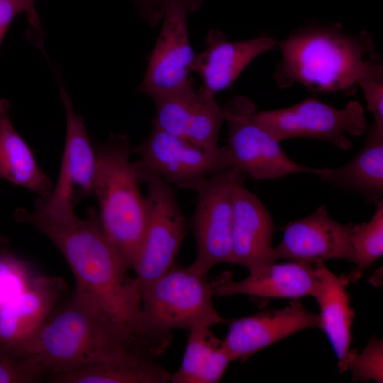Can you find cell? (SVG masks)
Segmentation results:
<instances>
[{"mask_svg": "<svg viewBox=\"0 0 383 383\" xmlns=\"http://www.w3.org/2000/svg\"><path fill=\"white\" fill-rule=\"evenodd\" d=\"M152 99L155 107L154 126L206 150L220 148L218 140L224 114L215 95L196 91L189 84Z\"/></svg>", "mask_w": 383, "mask_h": 383, "instance_id": "obj_13", "label": "cell"}, {"mask_svg": "<svg viewBox=\"0 0 383 383\" xmlns=\"http://www.w3.org/2000/svg\"><path fill=\"white\" fill-rule=\"evenodd\" d=\"M140 294L146 321L165 335L172 336V329L211 327L228 321L214 307L211 282L189 267L175 265L142 289Z\"/></svg>", "mask_w": 383, "mask_h": 383, "instance_id": "obj_5", "label": "cell"}, {"mask_svg": "<svg viewBox=\"0 0 383 383\" xmlns=\"http://www.w3.org/2000/svg\"><path fill=\"white\" fill-rule=\"evenodd\" d=\"M228 126L226 146L232 166L255 180H271L312 168L290 159L280 142L255 119V104L243 96L228 101L223 109Z\"/></svg>", "mask_w": 383, "mask_h": 383, "instance_id": "obj_7", "label": "cell"}, {"mask_svg": "<svg viewBox=\"0 0 383 383\" xmlns=\"http://www.w3.org/2000/svg\"><path fill=\"white\" fill-rule=\"evenodd\" d=\"M137 350L154 355L74 294L57 304L26 354L52 377Z\"/></svg>", "mask_w": 383, "mask_h": 383, "instance_id": "obj_3", "label": "cell"}, {"mask_svg": "<svg viewBox=\"0 0 383 383\" xmlns=\"http://www.w3.org/2000/svg\"><path fill=\"white\" fill-rule=\"evenodd\" d=\"M375 204V211L370 221L354 225L351 244L356 269L349 279L357 278L362 271L372 266L383 255V200Z\"/></svg>", "mask_w": 383, "mask_h": 383, "instance_id": "obj_25", "label": "cell"}, {"mask_svg": "<svg viewBox=\"0 0 383 383\" xmlns=\"http://www.w3.org/2000/svg\"><path fill=\"white\" fill-rule=\"evenodd\" d=\"M215 296L247 295L258 298L296 299L304 296L315 298L318 279L314 264L294 261L275 262L249 275L235 281L225 272L211 281Z\"/></svg>", "mask_w": 383, "mask_h": 383, "instance_id": "obj_18", "label": "cell"}, {"mask_svg": "<svg viewBox=\"0 0 383 383\" xmlns=\"http://www.w3.org/2000/svg\"><path fill=\"white\" fill-rule=\"evenodd\" d=\"M353 228V223L334 220L323 204L310 215L285 226L280 243L274 247V260L314 264L318 260L339 259L354 262Z\"/></svg>", "mask_w": 383, "mask_h": 383, "instance_id": "obj_14", "label": "cell"}, {"mask_svg": "<svg viewBox=\"0 0 383 383\" xmlns=\"http://www.w3.org/2000/svg\"><path fill=\"white\" fill-rule=\"evenodd\" d=\"M145 16L152 23L162 19L165 0H136Z\"/></svg>", "mask_w": 383, "mask_h": 383, "instance_id": "obj_31", "label": "cell"}, {"mask_svg": "<svg viewBox=\"0 0 383 383\" xmlns=\"http://www.w3.org/2000/svg\"><path fill=\"white\" fill-rule=\"evenodd\" d=\"M355 82L362 90L374 123L383 127V64L380 55L372 52L364 59Z\"/></svg>", "mask_w": 383, "mask_h": 383, "instance_id": "obj_27", "label": "cell"}, {"mask_svg": "<svg viewBox=\"0 0 383 383\" xmlns=\"http://www.w3.org/2000/svg\"><path fill=\"white\" fill-rule=\"evenodd\" d=\"M66 289L60 277L37 275L27 289L0 308V344L26 354Z\"/></svg>", "mask_w": 383, "mask_h": 383, "instance_id": "obj_16", "label": "cell"}, {"mask_svg": "<svg viewBox=\"0 0 383 383\" xmlns=\"http://www.w3.org/2000/svg\"><path fill=\"white\" fill-rule=\"evenodd\" d=\"M277 45L282 55L274 79L279 87L299 83L323 93H352L365 57L375 49L370 33H348L336 23L300 26Z\"/></svg>", "mask_w": 383, "mask_h": 383, "instance_id": "obj_2", "label": "cell"}, {"mask_svg": "<svg viewBox=\"0 0 383 383\" xmlns=\"http://www.w3.org/2000/svg\"><path fill=\"white\" fill-rule=\"evenodd\" d=\"M21 1L24 5L25 12L30 24L35 28H39L40 22L34 7L33 0H21Z\"/></svg>", "mask_w": 383, "mask_h": 383, "instance_id": "obj_32", "label": "cell"}, {"mask_svg": "<svg viewBox=\"0 0 383 383\" xmlns=\"http://www.w3.org/2000/svg\"><path fill=\"white\" fill-rule=\"evenodd\" d=\"M25 12L21 0H0V45L14 18Z\"/></svg>", "mask_w": 383, "mask_h": 383, "instance_id": "obj_30", "label": "cell"}, {"mask_svg": "<svg viewBox=\"0 0 383 383\" xmlns=\"http://www.w3.org/2000/svg\"><path fill=\"white\" fill-rule=\"evenodd\" d=\"M140 182L147 184V223L133 270L140 290L166 273L187 233V221L169 183L134 163Z\"/></svg>", "mask_w": 383, "mask_h": 383, "instance_id": "obj_6", "label": "cell"}, {"mask_svg": "<svg viewBox=\"0 0 383 383\" xmlns=\"http://www.w3.org/2000/svg\"><path fill=\"white\" fill-rule=\"evenodd\" d=\"M201 0H165L162 26L139 91L151 97L191 84L189 74L195 60L190 43L187 17Z\"/></svg>", "mask_w": 383, "mask_h": 383, "instance_id": "obj_12", "label": "cell"}, {"mask_svg": "<svg viewBox=\"0 0 383 383\" xmlns=\"http://www.w3.org/2000/svg\"><path fill=\"white\" fill-rule=\"evenodd\" d=\"M311 174L328 184L357 193L370 203L382 199L383 127L371 125L363 148L346 164L336 168H312Z\"/></svg>", "mask_w": 383, "mask_h": 383, "instance_id": "obj_21", "label": "cell"}, {"mask_svg": "<svg viewBox=\"0 0 383 383\" xmlns=\"http://www.w3.org/2000/svg\"><path fill=\"white\" fill-rule=\"evenodd\" d=\"M352 380L362 382H383V341L373 335L361 353L357 351L350 359L348 370Z\"/></svg>", "mask_w": 383, "mask_h": 383, "instance_id": "obj_29", "label": "cell"}, {"mask_svg": "<svg viewBox=\"0 0 383 383\" xmlns=\"http://www.w3.org/2000/svg\"><path fill=\"white\" fill-rule=\"evenodd\" d=\"M255 119L279 142L292 138H312L349 150L348 136H360L366 129L364 109L357 101L338 109L313 98L289 107L255 112Z\"/></svg>", "mask_w": 383, "mask_h": 383, "instance_id": "obj_9", "label": "cell"}, {"mask_svg": "<svg viewBox=\"0 0 383 383\" xmlns=\"http://www.w3.org/2000/svg\"><path fill=\"white\" fill-rule=\"evenodd\" d=\"M9 108V101L0 99V178L45 197L53 187L52 181L12 125Z\"/></svg>", "mask_w": 383, "mask_h": 383, "instance_id": "obj_23", "label": "cell"}, {"mask_svg": "<svg viewBox=\"0 0 383 383\" xmlns=\"http://www.w3.org/2000/svg\"><path fill=\"white\" fill-rule=\"evenodd\" d=\"M143 350H131L99 363L50 377L57 383H167L171 373Z\"/></svg>", "mask_w": 383, "mask_h": 383, "instance_id": "obj_22", "label": "cell"}, {"mask_svg": "<svg viewBox=\"0 0 383 383\" xmlns=\"http://www.w3.org/2000/svg\"><path fill=\"white\" fill-rule=\"evenodd\" d=\"M182 362L171 374L172 383H216L221 381L228 365L233 361L223 340L209 326L190 328Z\"/></svg>", "mask_w": 383, "mask_h": 383, "instance_id": "obj_24", "label": "cell"}, {"mask_svg": "<svg viewBox=\"0 0 383 383\" xmlns=\"http://www.w3.org/2000/svg\"><path fill=\"white\" fill-rule=\"evenodd\" d=\"M60 96L66 116V132L58 178L50 193L38 198L35 209L53 216L75 213L80 200L93 195L96 155L82 116L74 111L71 99L60 83Z\"/></svg>", "mask_w": 383, "mask_h": 383, "instance_id": "obj_10", "label": "cell"}, {"mask_svg": "<svg viewBox=\"0 0 383 383\" xmlns=\"http://www.w3.org/2000/svg\"><path fill=\"white\" fill-rule=\"evenodd\" d=\"M37 275L30 265L0 240V308L27 289Z\"/></svg>", "mask_w": 383, "mask_h": 383, "instance_id": "obj_26", "label": "cell"}, {"mask_svg": "<svg viewBox=\"0 0 383 383\" xmlns=\"http://www.w3.org/2000/svg\"><path fill=\"white\" fill-rule=\"evenodd\" d=\"M46 374L33 356L0 344V383L36 382Z\"/></svg>", "mask_w": 383, "mask_h": 383, "instance_id": "obj_28", "label": "cell"}, {"mask_svg": "<svg viewBox=\"0 0 383 383\" xmlns=\"http://www.w3.org/2000/svg\"><path fill=\"white\" fill-rule=\"evenodd\" d=\"M134 152L138 166L167 183L194 192L211 175L232 167L226 146L209 150L173 136L153 125Z\"/></svg>", "mask_w": 383, "mask_h": 383, "instance_id": "obj_11", "label": "cell"}, {"mask_svg": "<svg viewBox=\"0 0 383 383\" xmlns=\"http://www.w3.org/2000/svg\"><path fill=\"white\" fill-rule=\"evenodd\" d=\"M277 42L270 36L230 41L221 30H210L206 49L196 55L192 67L202 81L199 89L216 95L229 88L255 58L272 50Z\"/></svg>", "mask_w": 383, "mask_h": 383, "instance_id": "obj_19", "label": "cell"}, {"mask_svg": "<svg viewBox=\"0 0 383 383\" xmlns=\"http://www.w3.org/2000/svg\"><path fill=\"white\" fill-rule=\"evenodd\" d=\"M94 147L93 195L99 205V221L126 267L133 270L146 228L147 208L130 160L129 141L125 135H112Z\"/></svg>", "mask_w": 383, "mask_h": 383, "instance_id": "obj_4", "label": "cell"}, {"mask_svg": "<svg viewBox=\"0 0 383 383\" xmlns=\"http://www.w3.org/2000/svg\"><path fill=\"white\" fill-rule=\"evenodd\" d=\"M16 217L38 229L62 253L74 274L78 298L129 338L158 346L160 337L143 313L139 287L128 274L95 209L84 218L75 213L52 216L36 209H19Z\"/></svg>", "mask_w": 383, "mask_h": 383, "instance_id": "obj_1", "label": "cell"}, {"mask_svg": "<svg viewBox=\"0 0 383 383\" xmlns=\"http://www.w3.org/2000/svg\"><path fill=\"white\" fill-rule=\"evenodd\" d=\"M314 270L318 279V290L314 298L320 308L318 328L330 341L338 359L339 372L343 373L348 370L350 359L357 351L350 349L355 313L347 292L350 279L345 274H333L323 260L314 263Z\"/></svg>", "mask_w": 383, "mask_h": 383, "instance_id": "obj_20", "label": "cell"}, {"mask_svg": "<svg viewBox=\"0 0 383 383\" xmlns=\"http://www.w3.org/2000/svg\"><path fill=\"white\" fill-rule=\"evenodd\" d=\"M274 223L259 198L238 182L233 190L231 263L255 272L276 262Z\"/></svg>", "mask_w": 383, "mask_h": 383, "instance_id": "obj_17", "label": "cell"}, {"mask_svg": "<svg viewBox=\"0 0 383 383\" xmlns=\"http://www.w3.org/2000/svg\"><path fill=\"white\" fill-rule=\"evenodd\" d=\"M244 177L232 166L209 177L195 191L192 225L197 250L189 267L199 274L206 275L220 263H231L233 190Z\"/></svg>", "mask_w": 383, "mask_h": 383, "instance_id": "obj_8", "label": "cell"}, {"mask_svg": "<svg viewBox=\"0 0 383 383\" xmlns=\"http://www.w3.org/2000/svg\"><path fill=\"white\" fill-rule=\"evenodd\" d=\"M223 340L233 361L244 362L260 350L298 331L319 327L318 313L306 309L299 299L281 309H271L230 320Z\"/></svg>", "mask_w": 383, "mask_h": 383, "instance_id": "obj_15", "label": "cell"}]
</instances>
